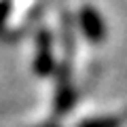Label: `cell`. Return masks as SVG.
Instances as JSON below:
<instances>
[{"instance_id": "obj_4", "label": "cell", "mask_w": 127, "mask_h": 127, "mask_svg": "<svg viewBox=\"0 0 127 127\" xmlns=\"http://www.w3.org/2000/svg\"><path fill=\"white\" fill-rule=\"evenodd\" d=\"M4 17H6V6H4V4H0V26L4 23Z\"/></svg>"}, {"instance_id": "obj_3", "label": "cell", "mask_w": 127, "mask_h": 127, "mask_svg": "<svg viewBox=\"0 0 127 127\" xmlns=\"http://www.w3.org/2000/svg\"><path fill=\"white\" fill-rule=\"evenodd\" d=\"M78 127H121V121L114 117H97V119H87Z\"/></svg>"}, {"instance_id": "obj_1", "label": "cell", "mask_w": 127, "mask_h": 127, "mask_svg": "<svg viewBox=\"0 0 127 127\" xmlns=\"http://www.w3.org/2000/svg\"><path fill=\"white\" fill-rule=\"evenodd\" d=\"M81 28H83V32H85V36L89 38L91 42H102L104 40V34H106V30H104V21H102V17H100V13L93 9V6H83V11H81Z\"/></svg>"}, {"instance_id": "obj_2", "label": "cell", "mask_w": 127, "mask_h": 127, "mask_svg": "<svg viewBox=\"0 0 127 127\" xmlns=\"http://www.w3.org/2000/svg\"><path fill=\"white\" fill-rule=\"evenodd\" d=\"M53 55H51V36L47 32H40L38 36V49H36V72L38 74H49Z\"/></svg>"}]
</instances>
